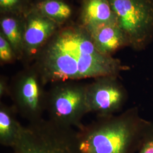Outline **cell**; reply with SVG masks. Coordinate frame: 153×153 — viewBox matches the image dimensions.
<instances>
[{"mask_svg": "<svg viewBox=\"0 0 153 153\" xmlns=\"http://www.w3.org/2000/svg\"><path fill=\"white\" fill-rule=\"evenodd\" d=\"M33 66L44 85L115 76L130 69L120 60L102 54L82 26L58 30L35 59Z\"/></svg>", "mask_w": 153, "mask_h": 153, "instance_id": "obj_1", "label": "cell"}, {"mask_svg": "<svg viewBox=\"0 0 153 153\" xmlns=\"http://www.w3.org/2000/svg\"><path fill=\"white\" fill-rule=\"evenodd\" d=\"M151 122L141 116L137 107L97 117L76 131L79 148L82 153H136Z\"/></svg>", "mask_w": 153, "mask_h": 153, "instance_id": "obj_2", "label": "cell"}, {"mask_svg": "<svg viewBox=\"0 0 153 153\" xmlns=\"http://www.w3.org/2000/svg\"><path fill=\"white\" fill-rule=\"evenodd\" d=\"M13 149L14 153H82L76 131L48 119L23 126Z\"/></svg>", "mask_w": 153, "mask_h": 153, "instance_id": "obj_3", "label": "cell"}, {"mask_svg": "<svg viewBox=\"0 0 153 153\" xmlns=\"http://www.w3.org/2000/svg\"><path fill=\"white\" fill-rule=\"evenodd\" d=\"M86 93V84L76 81L52 83L47 95L48 119L60 126L80 128L83 117L88 114Z\"/></svg>", "mask_w": 153, "mask_h": 153, "instance_id": "obj_4", "label": "cell"}, {"mask_svg": "<svg viewBox=\"0 0 153 153\" xmlns=\"http://www.w3.org/2000/svg\"><path fill=\"white\" fill-rule=\"evenodd\" d=\"M119 27L129 47L146 49L153 42V0H109Z\"/></svg>", "mask_w": 153, "mask_h": 153, "instance_id": "obj_5", "label": "cell"}, {"mask_svg": "<svg viewBox=\"0 0 153 153\" xmlns=\"http://www.w3.org/2000/svg\"><path fill=\"white\" fill-rule=\"evenodd\" d=\"M33 65L18 73L10 81L9 97L22 118L33 123L40 120L46 110L47 91Z\"/></svg>", "mask_w": 153, "mask_h": 153, "instance_id": "obj_6", "label": "cell"}, {"mask_svg": "<svg viewBox=\"0 0 153 153\" xmlns=\"http://www.w3.org/2000/svg\"><path fill=\"white\" fill-rule=\"evenodd\" d=\"M118 76H106L94 78L86 84V103L88 113L97 117L116 115L128 101V91Z\"/></svg>", "mask_w": 153, "mask_h": 153, "instance_id": "obj_7", "label": "cell"}, {"mask_svg": "<svg viewBox=\"0 0 153 153\" xmlns=\"http://www.w3.org/2000/svg\"><path fill=\"white\" fill-rule=\"evenodd\" d=\"M59 26L31 9L28 11L25 20L22 60H34L41 49L58 31Z\"/></svg>", "mask_w": 153, "mask_h": 153, "instance_id": "obj_8", "label": "cell"}, {"mask_svg": "<svg viewBox=\"0 0 153 153\" xmlns=\"http://www.w3.org/2000/svg\"><path fill=\"white\" fill-rule=\"evenodd\" d=\"M86 31L97 49L105 56L112 57L118 51L129 47L126 34L117 23L99 25Z\"/></svg>", "mask_w": 153, "mask_h": 153, "instance_id": "obj_9", "label": "cell"}, {"mask_svg": "<svg viewBox=\"0 0 153 153\" xmlns=\"http://www.w3.org/2000/svg\"><path fill=\"white\" fill-rule=\"evenodd\" d=\"M81 21L88 30L97 26L117 23L109 0H83Z\"/></svg>", "mask_w": 153, "mask_h": 153, "instance_id": "obj_10", "label": "cell"}, {"mask_svg": "<svg viewBox=\"0 0 153 153\" xmlns=\"http://www.w3.org/2000/svg\"><path fill=\"white\" fill-rule=\"evenodd\" d=\"M17 112L13 105L0 103V143L13 148L22 129V124L16 118Z\"/></svg>", "mask_w": 153, "mask_h": 153, "instance_id": "obj_11", "label": "cell"}, {"mask_svg": "<svg viewBox=\"0 0 153 153\" xmlns=\"http://www.w3.org/2000/svg\"><path fill=\"white\" fill-rule=\"evenodd\" d=\"M1 33L11 45L17 60H22L23 57V36L25 21L16 14H7L1 18Z\"/></svg>", "mask_w": 153, "mask_h": 153, "instance_id": "obj_12", "label": "cell"}, {"mask_svg": "<svg viewBox=\"0 0 153 153\" xmlns=\"http://www.w3.org/2000/svg\"><path fill=\"white\" fill-rule=\"evenodd\" d=\"M31 10L59 25L65 22L72 14L71 6L61 0H43Z\"/></svg>", "mask_w": 153, "mask_h": 153, "instance_id": "obj_13", "label": "cell"}, {"mask_svg": "<svg viewBox=\"0 0 153 153\" xmlns=\"http://www.w3.org/2000/svg\"><path fill=\"white\" fill-rule=\"evenodd\" d=\"M17 60L16 55L9 42L0 33V62L2 65L12 64Z\"/></svg>", "mask_w": 153, "mask_h": 153, "instance_id": "obj_14", "label": "cell"}, {"mask_svg": "<svg viewBox=\"0 0 153 153\" xmlns=\"http://www.w3.org/2000/svg\"><path fill=\"white\" fill-rule=\"evenodd\" d=\"M23 0H0L1 13L18 15L23 9Z\"/></svg>", "mask_w": 153, "mask_h": 153, "instance_id": "obj_15", "label": "cell"}, {"mask_svg": "<svg viewBox=\"0 0 153 153\" xmlns=\"http://www.w3.org/2000/svg\"><path fill=\"white\" fill-rule=\"evenodd\" d=\"M136 153H153V122H151L142 137Z\"/></svg>", "mask_w": 153, "mask_h": 153, "instance_id": "obj_16", "label": "cell"}, {"mask_svg": "<svg viewBox=\"0 0 153 153\" xmlns=\"http://www.w3.org/2000/svg\"><path fill=\"white\" fill-rule=\"evenodd\" d=\"M10 95V81L7 77L1 76L0 77V97H9Z\"/></svg>", "mask_w": 153, "mask_h": 153, "instance_id": "obj_17", "label": "cell"}]
</instances>
